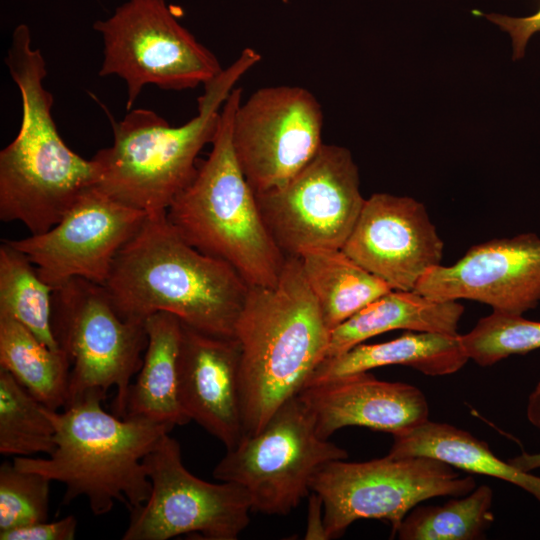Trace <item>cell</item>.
I'll return each instance as SVG.
<instances>
[{
	"mask_svg": "<svg viewBox=\"0 0 540 540\" xmlns=\"http://www.w3.org/2000/svg\"><path fill=\"white\" fill-rule=\"evenodd\" d=\"M166 212L148 214L113 262L104 287L117 313L145 322L167 312L199 331L235 338L250 286L230 264L187 243Z\"/></svg>",
	"mask_w": 540,
	"mask_h": 540,
	"instance_id": "obj_1",
	"label": "cell"
},
{
	"mask_svg": "<svg viewBox=\"0 0 540 540\" xmlns=\"http://www.w3.org/2000/svg\"><path fill=\"white\" fill-rule=\"evenodd\" d=\"M5 63L21 96L17 136L0 151V219L21 222L31 234L57 224L77 199L97 183L92 159L72 151L52 116L45 88L46 62L32 47L28 26L15 28Z\"/></svg>",
	"mask_w": 540,
	"mask_h": 540,
	"instance_id": "obj_2",
	"label": "cell"
},
{
	"mask_svg": "<svg viewBox=\"0 0 540 540\" xmlns=\"http://www.w3.org/2000/svg\"><path fill=\"white\" fill-rule=\"evenodd\" d=\"M329 333L299 257L286 258L274 286L250 287L235 329L243 436L259 432L306 386L324 359Z\"/></svg>",
	"mask_w": 540,
	"mask_h": 540,
	"instance_id": "obj_3",
	"label": "cell"
},
{
	"mask_svg": "<svg viewBox=\"0 0 540 540\" xmlns=\"http://www.w3.org/2000/svg\"><path fill=\"white\" fill-rule=\"evenodd\" d=\"M261 60L253 48L204 85L197 114L174 127L149 109H131L113 123V143L92 158L96 187L111 198L146 214L166 212L197 172V156L212 143L221 109L234 85Z\"/></svg>",
	"mask_w": 540,
	"mask_h": 540,
	"instance_id": "obj_4",
	"label": "cell"
},
{
	"mask_svg": "<svg viewBox=\"0 0 540 540\" xmlns=\"http://www.w3.org/2000/svg\"><path fill=\"white\" fill-rule=\"evenodd\" d=\"M98 397L63 408L44 405L56 431V449L47 458L14 457L15 467L65 485L62 503L87 498L94 515L109 513L115 502L129 510L143 504L152 484L144 458L170 433L171 426L105 412Z\"/></svg>",
	"mask_w": 540,
	"mask_h": 540,
	"instance_id": "obj_5",
	"label": "cell"
},
{
	"mask_svg": "<svg viewBox=\"0 0 540 540\" xmlns=\"http://www.w3.org/2000/svg\"><path fill=\"white\" fill-rule=\"evenodd\" d=\"M241 94V88L231 91L210 153L198 161L193 180L166 213L191 246L230 264L250 287H272L287 257L269 232L233 151L232 122Z\"/></svg>",
	"mask_w": 540,
	"mask_h": 540,
	"instance_id": "obj_6",
	"label": "cell"
},
{
	"mask_svg": "<svg viewBox=\"0 0 540 540\" xmlns=\"http://www.w3.org/2000/svg\"><path fill=\"white\" fill-rule=\"evenodd\" d=\"M52 330L71 365L63 408L104 400L115 387L113 412L123 418L148 343L145 322L120 317L104 285L73 278L53 290Z\"/></svg>",
	"mask_w": 540,
	"mask_h": 540,
	"instance_id": "obj_7",
	"label": "cell"
},
{
	"mask_svg": "<svg viewBox=\"0 0 540 540\" xmlns=\"http://www.w3.org/2000/svg\"><path fill=\"white\" fill-rule=\"evenodd\" d=\"M93 29L104 44L99 75L127 85L131 110L146 85L184 90L207 84L223 68L176 18L166 0H127Z\"/></svg>",
	"mask_w": 540,
	"mask_h": 540,
	"instance_id": "obj_8",
	"label": "cell"
},
{
	"mask_svg": "<svg viewBox=\"0 0 540 540\" xmlns=\"http://www.w3.org/2000/svg\"><path fill=\"white\" fill-rule=\"evenodd\" d=\"M348 457L321 438L312 412L299 395L286 400L263 428L245 435L213 470V477L243 487L252 511L286 515L309 495L316 472Z\"/></svg>",
	"mask_w": 540,
	"mask_h": 540,
	"instance_id": "obj_9",
	"label": "cell"
},
{
	"mask_svg": "<svg viewBox=\"0 0 540 540\" xmlns=\"http://www.w3.org/2000/svg\"><path fill=\"white\" fill-rule=\"evenodd\" d=\"M475 486L473 477H461L443 461L387 455L366 462L331 461L316 472L310 489L322 500L326 536L333 539L361 519L385 520L395 536L420 502L464 496Z\"/></svg>",
	"mask_w": 540,
	"mask_h": 540,
	"instance_id": "obj_10",
	"label": "cell"
},
{
	"mask_svg": "<svg viewBox=\"0 0 540 540\" xmlns=\"http://www.w3.org/2000/svg\"><path fill=\"white\" fill-rule=\"evenodd\" d=\"M255 195L286 257L313 249H342L365 202L351 152L325 143L286 183Z\"/></svg>",
	"mask_w": 540,
	"mask_h": 540,
	"instance_id": "obj_11",
	"label": "cell"
},
{
	"mask_svg": "<svg viewBox=\"0 0 540 540\" xmlns=\"http://www.w3.org/2000/svg\"><path fill=\"white\" fill-rule=\"evenodd\" d=\"M152 489L130 510L123 540H167L199 533L209 540H235L252 511L247 491L232 482L204 481L184 466L178 441L165 434L144 458Z\"/></svg>",
	"mask_w": 540,
	"mask_h": 540,
	"instance_id": "obj_12",
	"label": "cell"
},
{
	"mask_svg": "<svg viewBox=\"0 0 540 540\" xmlns=\"http://www.w3.org/2000/svg\"><path fill=\"white\" fill-rule=\"evenodd\" d=\"M322 107L300 86L263 87L239 104L232 146L247 182L262 193L286 183L324 144Z\"/></svg>",
	"mask_w": 540,
	"mask_h": 540,
	"instance_id": "obj_13",
	"label": "cell"
},
{
	"mask_svg": "<svg viewBox=\"0 0 540 540\" xmlns=\"http://www.w3.org/2000/svg\"><path fill=\"white\" fill-rule=\"evenodd\" d=\"M147 215L94 186L49 230L8 241L53 289L73 278L104 285L118 252Z\"/></svg>",
	"mask_w": 540,
	"mask_h": 540,
	"instance_id": "obj_14",
	"label": "cell"
},
{
	"mask_svg": "<svg viewBox=\"0 0 540 540\" xmlns=\"http://www.w3.org/2000/svg\"><path fill=\"white\" fill-rule=\"evenodd\" d=\"M444 244L425 206L412 197L375 193L365 199L342 250L392 290H415L441 264Z\"/></svg>",
	"mask_w": 540,
	"mask_h": 540,
	"instance_id": "obj_15",
	"label": "cell"
},
{
	"mask_svg": "<svg viewBox=\"0 0 540 540\" xmlns=\"http://www.w3.org/2000/svg\"><path fill=\"white\" fill-rule=\"evenodd\" d=\"M415 291L435 300H474L523 315L540 302V237L523 233L474 245L451 266L429 270Z\"/></svg>",
	"mask_w": 540,
	"mask_h": 540,
	"instance_id": "obj_16",
	"label": "cell"
},
{
	"mask_svg": "<svg viewBox=\"0 0 540 540\" xmlns=\"http://www.w3.org/2000/svg\"><path fill=\"white\" fill-rule=\"evenodd\" d=\"M241 347L236 338L211 335L182 322L178 396L191 421L227 450L243 437L239 389Z\"/></svg>",
	"mask_w": 540,
	"mask_h": 540,
	"instance_id": "obj_17",
	"label": "cell"
},
{
	"mask_svg": "<svg viewBox=\"0 0 540 540\" xmlns=\"http://www.w3.org/2000/svg\"><path fill=\"white\" fill-rule=\"evenodd\" d=\"M298 395L312 412L323 439L347 426L394 435L429 419L428 402L420 389L382 381L368 372L309 385Z\"/></svg>",
	"mask_w": 540,
	"mask_h": 540,
	"instance_id": "obj_18",
	"label": "cell"
},
{
	"mask_svg": "<svg viewBox=\"0 0 540 540\" xmlns=\"http://www.w3.org/2000/svg\"><path fill=\"white\" fill-rule=\"evenodd\" d=\"M463 313L458 301L431 299L415 290H390L330 331L324 359L392 330L458 334Z\"/></svg>",
	"mask_w": 540,
	"mask_h": 540,
	"instance_id": "obj_19",
	"label": "cell"
},
{
	"mask_svg": "<svg viewBox=\"0 0 540 540\" xmlns=\"http://www.w3.org/2000/svg\"><path fill=\"white\" fill-rule=\"evenodd\" d=\"M468 360L460 334L413 331L387 342L361 343L324 359L305 387L388 365H404L428 376H444L457 372Z\"/></svg>",
	"mask_w": 540,
	"mask_h": 540,
	"instance_id": "obj_20",
	"label": "cell"
},
{
	"mask_svg": "<svg viewBox=\"0 0 540 540\" xmlns=\"http://www.w3.org/2000/svg\"><path fill=\"white\" fill-rule=\"evenodd\" d=\"M148 343L123 418H141L174 428L191 419L178 396V357L182 322L167 312L145 320Z\"/></svg>",
	"mask_w": 540,
	"mask_h": 540,
	"instance_id": "obj_21",
	"label": "cell"
},
{
	"mask_svg": "<svg viewBox=\"0 0 540 540\" xmlns=\"http://www.w3.org/2000/svg\"><path fill=\"white\" fill-rule=\"evenodd\" d=\"M388 455L395 458H434L470 473L507 481L540 502V476L504 462L491 452L485 442L447 423L428 419L416 427L394 434Z\"/></svg>",
	"mask_w": 540,
	"mask_h": 540,
	"instance_id": "obj_22",
	"label": "cell"
},
{
	"mask_svg": "<svg viewBox=\"0 0 540 540\" xmlns=\"http://www.w3.org/2000/svg\"><path fill=\"white\" fill-rule=\"evenodd\" d=\"M308 286L331 331L392 290L342 249H313L299 256Z\"/></svg>",
	"mask_w": 540,
	"mask_h": 540,
	"instance_id": "obj_23",
	"label": "cell"
},
{
	"mask_svg": "<svg viewBox=\"0 0 540 540\" xmlns=\"http://www.w3.org/2000/svg\"><path fill=\"white\" fill-rule=\"evenodd\" d=\"M70 360L15 319L0 315V367L52 410L65 406Z\"/></svg>",
	"mask_w": 540,
	"mask_h": 540,
	"instance_id": "obj_24",
	"label": "cell"
},
{
	"mask_svg": "<svg viewBox=\"0 0 540 540\" xmlns=\"http://www.w3.org/2000/svg\"><path fill=\"white\" fill-rule=\"evenodd\" d=\"M53 288L35 265L5 240L0 245V315H7L31 331L43 344L60 350L52 330Z\"/></svg>",
	"mask_w": 540,
	"mask_h": 540,
	"instance_id": "obj_25",
	"label": "cell"
},
{
	"mask_svg": "<svg viewBox=\"0 0 540 540\" xmlns=\"http://www.w3.org/2000/svg\"><path fill=\"white\" fill-rule=\"evenodd\" d=\"M493 491L487 485L474 488L459 499L440 506H415L401 522V540H477L494 521Z\"/></svg>",
	"mask_w": 540,
	"mask_h": 540,
	"instance_id": "obj_26",
	"label": "cell"
},
{
	"mask_svg": "<svg viewBox=\"0 0 540 540\" xmlns=\"http://www.w3.org/2000/svg\"><path fill=\"white\" fill-rule=\"evenodd\" d=\"M56 449V431L44 405L0 367V453L31 457Z\"/></svg>",
	"mask_w": 540,
	"mask_h": 540,
	"instance_id": "obj_27",
	"label": "cell"
},
{
	"mask_svg": "<svg viewBox=\"0 0 540 540\" xmlns=\"http://www.w3.org/2000/svg\"><path fill=\"white\" fill-rule=\"evenodd\" d=\"M460 338L469 359L490 366L511 355L540 349V321L492 311Z\"/></svg>",
	"mask_w": 540,
	"mask_h": 540,
	"instance_id": "obj_28",
	"label": "cell"
},
{
	"mask_svg": "<svg viewBox=\"0 0 540 540\" xmlns=\"http://www.w3.org/2000/svg\"><path fill=\"white\" fill-rule=\"evenodd\" d=\"M51 480L37 472L0 466V532L48 520Z\"/></svg>",
	"mask_w": 540,
	"mask_h": 540,
	"instance_id": "obj_29",
	"label": "cell"
},
{
	"mask_svg": "<svg viewBox=\"0 0 540 540\" xmlns=\"http://www.w3.org/2000/svg\"><path fill=\"white\" fill-rule=\"evenodd\" d=\"M76 531L77 519L70 515L58 521H41L1 531L0 540H73Z\"/></svg>",
	"mask_w": 540,
	"mask_h": 540,
	"instance_id": "obj_30",
	"label": "cell"
},
{
	"mask_svg": "<svg viewBox=\"0 0 540 540\" xmlns=\"http://www.w3.org/2000/svg\"><path fill=\"white\" fill-rule=\"evenodd\" d=\"M484 16L509 33L512 40L514 60L523 57L529 39L533 34L540 31V9L531 16L521 18L494 13L485 14Z\"/></svg>",
	"mask_w": 540,
	"mask_h": 540,
	"instance_id": "obj_31",
	"label": "cell"
},
{
	"mask_svg": "<svg viewBox=\"0 0 540 540\" xmlns=\"http://www.w3.org/2000/svg\"><path fill=\"white\" fill-rule=\"evenodd\" d=\"M527 419L532 425L540 429V380L529 395L527 409ZM515 467L526 472L540 469V453H522L508 460Z\"/></svg>",
	"mask_w": 540,
	"mask_h": 540,
	"instance_id": "obj_32",
	"label": "cell"
},
{
	"mask_svg": "<svg viewBox=\"0 0 540 540\" xmlns=\"http://www.w3.org/2000/svg\"><path fill=\"white\" fill-rule=\"evenodd\" d=\"M323 503L319 495L311 492L308 525L305 539H327L324 518L321 514Z\"/></svg>",
	"mask_w": 540,
	"mask_h": 540,
	"instance_id": "obj_33",
	"label": "cell"
}]
</instances>
